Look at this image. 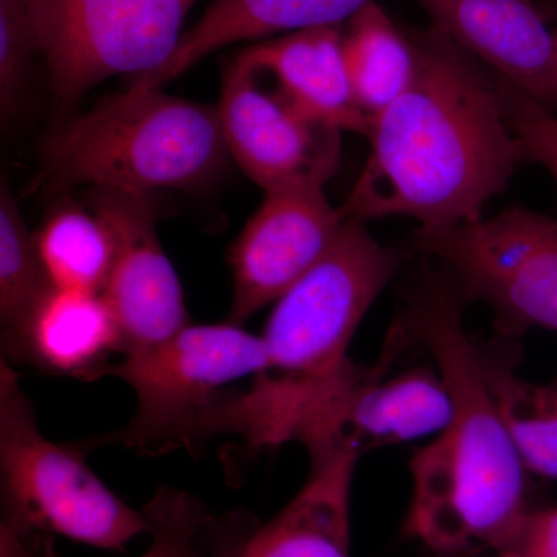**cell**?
<instances>
[{
  "label": "cell",
  "instance_id": "1",
  "mask_svg": "<svg viewBox=\"0 0 557 557\" xmlns=\"http://www.w3.org/2000/svg\"><path fill=\"white\" fill-rule=\"evenodd\" d=\"M413 73L372 121V152L344 219H416L448 230L482 219L530 161L509 126L496 75L432 25L409 33Z\"/></svg>",
  "mask_w": 557,
  "mask_h": 557
},
{
  "label": "cell",
  "instance_id": "2",
  "mask_svg": "<svg viewBox=\"0 0 557 557\" xmlns=\"http://www.w3.org/2000/svg\"><path fill=\"white\" fill-rule=\"evenodd\" d=\"M465 298L448 271L410 295L406 324L448 387L453 416L410 461L406 533L440 555L515 548L530 515L525 465L463 325Z\"/></svg>",
  "mask_w": 557,
  "mask_h": 557
},
{
  "label": "cell",
  "instance_id": "3",
  "mask_svg": "<svg viewBox=\"0 0 557 557\" xmlns=\"http://www.w3.org/2000/svg\"><path fill=\"white\" fill-rule=\"evenodd\" d=\"M228 153L218 108L127 89L51 132L36 186L50 194L78 185L193 190L215 177Z\"/></svg>",
  "mask_w": 557,
  "mask_h": 557
},
{
  "label": "cell",
  "instance_id": "4",
  "mask_svg": "<svg viewBox=\"0 0 557 557\" xmlns=\"http://www.w3.org/2000/svg\"><path fill=\"white\" fill-rule=\"evenodd\" d=\"M399 262L364 220L346 219L327 255L276 300L262 333L270 366L260 376L298 397L338 380L354 364L347 351L355 333Z\"/></svg>",
  "mask_w": 557,
  "mask_h": 557
},
{
  "label": "cell",
  "instance_id": "5",
  "mask_svg": "<svg viewBox=\"0 0 557 557\" xmlns=\"http://www.w3.org/2000/svg\"><path fill=\"white\" fill-rule=\"evenodd\" d=\"M2 518L100 549L120 552L150 533L137 511L95 475L79 448L40 434L30 399L11 362L0 361Z\"/></svg>",
  "mask_w": 557,
  "mask_h": 557
},
{
  "label": "cell",
  "instance_id": "6",
  "mask_svg": "<svg viewBox=\"0 0 557 557\" xmlns=\"http://www.w3.org/2000/svg\"><path fill=\"white\" fill-rule=\"evenodd\" d=\"M262 335L233 324L186 325L174 336L124 355L106 375L129 384L137 395L134 418L98 440L139 453L180 448L189 424L218 399L225 386L269 370Z\"/></svg>",
  "mask_w": 557,
  "mask_h": 557
},
{
  "label": "cell",
  "instance_id": "7",
  "mask_svg": "<svg viewBox=\"0 0 557 557\" xmlns=\"http://www.w3.org/2000/svg\"><path fill=\"white\" fill-rule=\"evenodd\" d=\"M196 0H25L54 101L73 108L102 81L148 75L177 49Z\"/></svg>",
  "mask_w": 557,
  "mask_h": 557
},
{
  "label": "cell",
  "instance_id": "8",
  "mask_svg": "<svg viewBox=\"0 0 557 557\" xmlns=\"http://www.w3.org/2000/svg\"><path fill=\"white\" fill-rule=\"evenodd\" d=\"M413 245L443 263L465 300L486 304L505 335L557 332L556 218L509 208L454 228H418Z\"/></svg>",
  "mask_w": 557,
  "mask_h": 557
},
{
  "label": "cell",
  "instance_id": "9",
  "mask_svg": "<svg viewBox=\"0 0 557 557\" xmlns=\"http://www.w3.org/2000/svg\"><path fill=\"white\" fill-rule=\"evenodd\" d=\"M406 339L401 322L375 366H351L333 387L299 440L310 456L346 449L361 457L368 450L437 435L448 424L453 401L435 366L387 379V364Z\"/></svg>",
  "mask_w": 557,
  "mask_h": 557
},
{
  "label": "cell",
  "instance_id": "10",
  "mask_svg": "<svg viewBox=\"0 0 557 557\" xmlns=\"http://www.w3.org/2000/svg\"><path fill=\"white\" fill-rule=\"evenodd\" d=\"M344 222L325 197L324 185L300 182L267 190L231 251L230 322L240 325L282 298L327 255Z\"/></svg>",
  "mask_w": 557,
  "mask_h": 557
},
{
  "label": "cell",
  "instance_id": "11",
  "mask_svg": "<svg viewBox=\"0 0 557 557\" xmlns=\"http://www.w3.org/2000/svg\"><path fill=\"white\" fill-rule=\"evenodd\" d=\"M89 207L110 230L113 263L102 296L119 322L126 355L189 325L182 284L157 236L150 194L94 188Z\"/></svg>",
  "mask_w": 557,
  "mask_h": 557
},
{
  "label": "cell",
  "instance_id": "12",
  "mask_svg": "<svg viewBox=\"0 0 557 557\" xmlns=\"http://www.w3.org/2000/svg\"><path fill=\"white\" fill-rule=\"evenodd\" d=\"M218 110L228 152L263 193L300 182L324 185L338 170L341 131L300 115L237 61L223 73Z\"/></svg>",
  "mask_w": 557,
  "mask_h": 557
},
{
  "label": "cell",
  "instance_id": "13",
  "mask_svg": "<svg viewBox=\"0 0 557 557\" xmlns=\"http://www.w3.org/2000/svg\"><path fill=\"white\" fill-rule=\"evenodd\" d=\"M302 490L263 525L226 518L218 557H350V494L359 456H310Z\"/></svg>",
  "mask_w": 557,
  "mask_h": 557
},
{
  "label": "cell",
  "instance_id": "14",
  "mask_svg": "<svg viewBox=\"0 0 557 557\" xmlns=\"http://www.w3.org/2000/svg\"><path fill=\"white\" fill-rule=\"evenodd\" d=\"M435 27L548 109L557 64L556 33L531 0H417Z\"/></svg>",
  "mask_w": 557,
  "mask_h": 557
},
{
  "label": "cell",
  "instance_id": "15",
  "mask_svg": "<svg viewBox=\"0 0 557 557\" xmlns=\"http://www.w3.org/2000/svg\"><path fill=\"white\" fill-rule=\"evenodd\" d=\"M234 61L273 76L277 94L307 120L369 137L372 123L351 94L338 25L263 40L242 50Z\"/></svg>",
  "mask_w": 557,
  "mask_h": 557
},
{
  "label": "cell",
  "instance_id": "16",
  "mask_svg": "<svg viewBox=\"0 0 557 557\" xmlns=\"http://www.w3.org/2000/svg\"><path fill=\"white\" fill-rule=\"evenodd\" d=\"M375 0H214L180 39L170 60L148 75L131 78L129 90H159L212 51L239 40L277 33L333 27Z\"/></svg>",
  "mask_w": 557,
  "mask_h": 557
},
{
  "label": "cell",
  "instance_id": "17",
  "mask_svg": "<svg viewBox=\"0 0 557 557\" xmlns=\"http://www.w3.org/2000/svg\"><path fill=\"white\" fill-rule=\"evenodd\" d=\"M123 351L115 314L98 293L53 287L33 313L22 364L79 380L106 375Z\"/></svg>",
  "mask_w": 557,
  "mask_h": 557
},
{
  "label": "cell",
  "instance_id": "18",
  "mask_svg": "<svg viewBox=\"0 0 557 557\" xmlns=\"http://www.w3.org/2000/svg\"><path fill=\"white\" fill-rule=\"evenodd\" d=\"M343 54L351 94L372 123L412 78L416 61L409 35L372 2L348 20Z\"/></svg>",
  "mask_w": 557,
  "mask_h": 557
},
{
  "label": "cell",
  "instance_id": "19",
  "mask_svg": "<svg viewBox=\"0 0 557 557\" xmlns=\"http://www.w3.org/2000/svg\"><path fill=\"white\" fill-rule=\"evenodd\" d=\"M57 285L40 259L35 236L28 233L10 186L0 193V321L2 358L20 362L33 313Z\"/></svg>",
  "mask_w": 557,
  "mask_h": 557
},
{
  "label": "cell",
  "instance_id": "20",
  "mask_svg": "<svg viewBox=\"0 0 557 557\" xmlns=\"http://www.w3.org/2000/svg\"><path fill=\"white\" fill-rule=\"evenodd\" d=\"M40 259L57 287L102 295L113 263L112 234L97 212L64 203L35 234Z\"/></svg>",
  "mask_w": 557,
  "mask_h": 557
},
{
  "label": "cell",
  "instance_id": "21",
  "mask_svg": "<svg viewBox=\"0 0 557 557\" xmlns=\"http://www.w3.org/2000/svg\"><path fill=\"white\" fill-rule=\"evenodd\" d=\"M480 359L527 471L557 479V387L523 380L500 359Z\"/></svg>",
  "mask_w": 557,
  "mask_h": 557
},
{
  "label": "cell",
  "instance_id": "22",
  "mask_svg": "<svg viewBox=\"0 0 557 557\" xmlns=\"http://www.w3.org/2000/svg\"><path fill=\"white\" fill-rule=\"evenodd\" d=\"M143 511L152 541L139 557H218L225 519L211 516L199 498L163 486Z\"/></svg>",
  "mask_w": 557,
  "mask_h": 557
},
{
  "label": "cell",
  "instance_id": "23",
  "mask_svg": "<svg viewBox=\"0 0 557 557\" xmlns=\"http://www.w3.org/2000/svg\"><path fill=\"white\" fill-rule=\"evenodd\" d=\"M38 51L25 0H0V104L3 119L21 108L33 54Z\"/></svg>",
  "mask_w": 557,
  "mask_h": 557
},
{
  "label": "cell",
  "instance_id": "24",
  "mask_svg": "<svg viewBox=\"0 0 557 557\" xmlns=\"http://www.w3.org/2000/svg\"><path fill=\"white\" fill-rule=\"evenodd\" d=\"M509 126L530 161L544 166L557 183V115L515 84L496 76Z\"/></svg>",
  "mask_w": 557,
  "mask_h": 557
},
{
  "label": "cell",
  "instance_id": "25",
  "mask_svg": "<svg viewBox=\"0 0 557 557\" xmlns=\"http://www.w3.org/2000/svg\"><path fill=\"white\" fill-rule=\"evenodd\" d=\"M512 549L522 557H557V508L530 511Z\"/></svg>",
  "mask_w": 557,
  "mask_h": 557
},
{
  "label": "cell",
  "instance_id": "26",
  "mask_svg": "<svg viewBox=\"0 0 557 557\" xmlns=\"http://www.w3.org/2000/svg\"><path fill=\"white\" fill-rule=\"evenodd\" d=\"M0 557H60V555L53 547L51 534L2 518Z\"/></svg>",
  "mask_w": 557,
  "mask_h": 557
},
{
  "label": "cell",
  "instance_id": "27",
  "mask_svg": "<svg viewBox=\"0 0 557 557\" xmlns=\"http://www.w3.org/2000/svg\"><path fill=\"white\" fill-rule=\"evenodd\" d=\"M555 33H556V42H557V30ZM548 109L552 110V112H555L557 115V64H556L555 81H553L552 100H549Z\"/></svg>",
  "mask_w": 557,
  "mask_h": 557
},
{
  "label": "cell",
  "instance_id": "28",
  "mask_svg": "<svg viewBox=\"0 0 557 557\" xmlns=\"http://www.w3.org/2000/svg\"><path fill=\"white\" fill-rule=\"evenodd\" d=\"M494 557H522L516 549H508V552L496 553Z\"/></svg>",
  "mask_w": 557,
  "mask_h": 557
},
{
  "label": "cell",
  "instance_id": "29",
  "mask_svg": "<svg viewBox=\"0 0 557 557\" xmlns=\"http://www.w3.org/2000/svg\"><path fill=\"white\" fill-rule=\"evenodd\" d=\"M553 384H555V386L557 387V380H556V381H555V383H553Z\"/></svg>",
  "mask_w": 557,
  "mask_h": 557
}]
</instances>
